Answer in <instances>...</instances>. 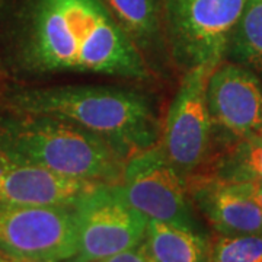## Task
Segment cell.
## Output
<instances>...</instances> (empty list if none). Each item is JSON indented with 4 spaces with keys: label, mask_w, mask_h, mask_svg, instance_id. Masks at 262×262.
<instances>
[{
    "label": "cell",
    "mask_w": 262,
    "mask_h": 262,
    "mask_svg": "<svg viewBox=\"0 0 262 262\" xmlns=\"http://www.w3.org/2000/svg\"><path fill=\"white\" fill-rule=\"evenodd\" d=\"M99 262H156L155 258L150 255V252L147 251V248L144 246V244L141 242L140 245L131 248V249H127L124 252L117 253V255H113L106 259Z\"/></svg>",
    "instance_id": "obj_17"
},
{
    "label": "cell",
    "mask_w": 262,
    "mask_h": 262,
    "mask_svg": "<svg viewBox=\"0 0 262 262\" xmlns=\"http://www.w3.org/2000/svg\"><path fill=\"white\" fill-rule=\"evenodd\" d=\"M189 198L219 234L262 233V208L242 182H230L211 173L187 179Z\"/></svg>",
    "instance_id": "obj_10"
},
{
    "label": "cell",
    "mask_w": 262,
    "mask_h": 262,
    "mask_svg": "<svg viewBox=\"0 0 262 262\" xmlns=\"http://www.w3.org/2000/svg\"><path fill=\"white\" fill-rule=\"evenodd\" d=\"M0 252L50 262L76 258L73 206L0 204Z\"/></svg>",
    "instance_id": "obj_8"
},
{
    "label": "cell",
    "mask_w": 262,
    "mask_h": 262,
    "mask_svg": "<svg viewBox=\"0 0 262 262\" xmlns=\"http://www.w3.org/2000/svg\"><path fill=\"white\" fill-rule=\"evenodd\" d=\"M105 9L140 50L146 61L158 58L168 47L160 0H101Z\"/></svg>",
    "instance_id": "obj_12"
},
{
    "label": "cell",
    "mask_w": 262,
    "mask_h": 262,
    "mask_svg": "<svg viewBox=\"0 0 262 262\" xmlns=\"http://www.w3.org/2000/svg\"><path fill=\"white\" fill-rule=\"evenodd\" d=\"M2 106L61 118L101 137L122 158L158 144L162 125L144 95L102 86L27 88L3 96Z\"/></svg>",
    "instance_id": "obj_2"
},
{
    "label": "cell",
    "mask_w": 262,
    "mask_h": 262,
    "mask_svg": "<svg viewBox=\"0 0 262 262\" xmlns=\"http://www.w3.org/2000/svg\"><path fill=\"white\" fill-rule=\"evenodd\" d=\"M214 69L198 66L184 72L162 125L160 146L187 179L207 172L214 160L215 127L207 105V82Z\"/></svg>",
    "instance_id": "obj_5"
},
{
    "label": "cell",
    "mask_w": 262,
    "mask_h": 262,
    "mask_svg": "<svg viewBox=\"0 0 262 262\" xmlns=\"http://www.w3.org/2000/svg\"><path fill=\"white\" fill-rule=\"evenodd\" d=\"M0 153L63 177L118 184L125 158L73 122L0 105Z\"/></svg>",
    "instance_id": "obj_3"
},
{
    "label": "cell",
    "mask_w": 262,
    "mask_h": 262,
    "mask_svg": "<svg viewBox=\"0 0 262 262\" xmlns=\"http://www.w3.org/2000/svg\"><path fill=\"white\" fill-rule=\"evenodd\" d=\"M98 184L63 177L0 153V204L73 206Z\"/></svg>",
    "instance_id": "obj_11"
},
{
    "label": "cell",
    "mask_w": 262,
    "mask_h": 262,
    "mask_svg": "<svg viewBox=\"0 0 262 262\" xmlns=\"http://www.w3.org/2000/svg\"><path fill=\"white\" fill-rule=\"evenodd\" d=\"M245 5L246 0H160L168 50L184 72L225 60Z\"/></svg>",
    "instance_id": "obj_4"
},
{
    "label": "cell",
    "mask_w": 262,
    "mask_h": 262,
    "mask_svg": "<svg viewBox=\"0 0 262 262\" xmlns=\"http://www.w3.org/2000/svg\"><path fill=\"white\" fill-rule=\"evenodd\" d=\"M156 262H206L208 237L200 230L149 220L143 241Z\"/></svg>",
    "instance_id": "obj_13"
},
{
    "label": "cell",
    "mask_w": 262,
    "mask_h": 262,
    "mask_svg": "<svg viewBox=\"0 0 262 262\" xmlns=\"http://www.w3.org/2000/svg\"><path fill=\"white\" fill-rule=\"evenodd\" d=\"M213 124L226 137L242 139L262 131V83L245 66L223 60L207 82Z\"/></svg>",
    "instance_id": "obj_9"
},
{
    "label": "cell",
    "mask_w": 262,
    "mask_h": 262,
    "mask_svg": "<svg viewBox=\"0 0 262 262\" xmlns=\"http://www.w3.org/2000/svg\"><path fill=\"white\" fill-rule=\"evenodd\" d=\"M20 64L32 73L79 72L146 80L140 50L101 0H31L19 35Z\"/></svg>",
    "instance_id": "obj_1"
},
{
    "label": "cell",
    "mask_w": 262,
    "mask_h": 262,
    "mask_svg": "<svg viewBox=\"0 0 262 262\" xmlns=\"http://www.w3.org/2000/svg\"><path fill=\"white\" fill-rule=\"evenodd\" d=\"M77 262H99L140 245L147 219L122 196L118 184L101 182L75 204Z\"/></svg>",
    "instance_id": "obj_6"
},
{
    "label": "cell",
    "mask_w": 262,
    "mask_h": 262,
    "mask_svg": "<svg viewBox=\"0 0 262 262\" xmlns=\"http://www.w3.org/2000/svg\"><path fill=\"white\" fill-rule=\"evenodd\" d=\"M226 57L262 75V0H246Z\"/></svg>",
    "instance_id": "obj_15"
},
{
    "label": "cell",
    "mask_w": 262,
    "mask_h": 262,
    "mask_svg": "<svg viewBox=\"0 0 262 262\" xmlns=\"http://www.w3.org/2000/svg\"><path fill=\"white\" fill-rule=\"evenodd\" d=\"M0 262H50V261H37V259H28V258H20V256H15V255H10V253L0 252ZM61 262H77L73 259H69V261H61Z\"/></svg>",
    "instance_id": "obj_19"
},
{
    "label": "cell",
    "mask_w": 262,
    "mask_h": 262,
    "mask_svg": "<svg viewBox=\"0 0 262 262\" xmlns=\"http://www.w3.org/2000/svg\"><path fill=\"white\" fill-rule=\"evenodd\" d=\"M118 188L125 201L147 220L200 230L187 178L169 162L160 143L127 158Z\"/></svg>",
    "instance_id": "obj_7"
},
{
    "label": "cell",
    "mask_w": 262,
    "mask_h": 262,
    "mask_svg": "<svg viewBox=\"0 0 262 262\" xmlns=\"http://www.w3.org/2000/svg\"><path fill=\"white\" fill-rule=\"evenodd\" d=\"M206 262H262V233H215L208 239Z\"/></svg>",
    "instance_id": "obj_16"
},
{
    "label": "cell",
    "mask_w": 262,
    "mask_h": 262,
    "mask_svg": "<svg viewBox=\"0 0 262 262\" xmlns=\"http://www.w3.org/2000/svg\"><path fill=\"white\" fill-rule=\"evenodd\" d=\"M204 173L230 182L262 184V131L230 139Z\"/></svg>",
    "instance_id": "obj_14"
},
{
    "label": "cell",
    "mask_w": 262,
    "mask_h": 262,
    "mask_svg": "<svg viewBox=\"0 0 262 262\" xmlns=\"http://www.w3.org/2000/svg\"><path fill=\"white\" fill-rule=\"evenodd\" d=\"M246 188V191L252 195V198L258 203V206L262 208V184H251V182H242Z\"/></svg>",
    "instance_id": "obj_18"
}]
</instances>
